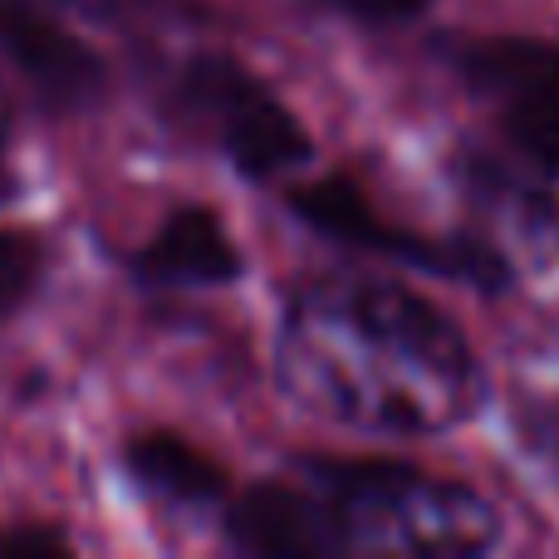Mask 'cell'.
Returning a JSON list of instances; mask_svg holds the SVG:
<instances>
[{"label": "cell", "mask_w": 559, "mask_h": 559, "mask_svg": "<svg viewBox=\"0 0 559 559\" xmlns=\"http://www.w3.org/2000/svg\"><path fill=\"white\" fill-rule=\"evenodd\" d=\"M128 271L143 289H226L246 275V255L212 202H177L128 255Z\"/></svg>", "instance_id": "ba28073f"}, {"label": "cell", "mask_w": 559, "mask_h": 559, "mask_svg": "<svg viewBox=\"0 0 559 559\" xmlns=\"http://www.w3.org/2000/svg\"><path fill=\"white\" fill-rule=\"evenodd\" d=\"M285 212L305 231H314L319 241L378 255V261L397 265V271L442 280V285L476 289L486 299L515 295V285L525 280L511 255L481 226L462 222V226H447V231H427V226H413V222H393L373 202V192L348 173H319V177H305V182H289Z\"/></svg>", "instance_id": "3957f363"}, {"label": "cell", "mask_w": 559, "mask_h": 559, "mask_svg": "<svg viewBox=\"0 0 559 559\" xmlns=\"http://www.w3.org/2000/svg\"><path fill=\"white\" fill-rule=\"evenodd\" d=\"M15 197V167H10V147H5V128H0V202Z\"/></svg>", "instance_id": "5bb4252c"}, {"label": "cell", "mask_w": 559, "mask_h": 559, "mask_svg": "<svg viewBox=\"0 0 559 559\" xmlns=\"http://www.w3.org/2000/svg\"><path fill=\"white\" fill-rule=\"evenodd\" d=\"M319 5H329L334 15H344V20H358V25L393 29V25H407V20L427 15L437 0H319Z\"/></svg>", "instance_id": "4fadbf2b"}, {"label": "cell", "mask_w": 559, "mask_h": 559, "mask_svg": "<svg viewBox=\"0 0 559 559\" xmlns=\"http://www.w3.org/2000/svg\"><path fill=\"white\" fill-rule=\"evenodd\" d=\"M118 466H123V476L147 501L182 515H206V511L222 515V506L236 491V476L202 442H192L177 427H143V432H133L118 447Z\"/></svg>", "instance_id": "9c48e42d"}, {"label": "cell", "mask_w": 559, "mask_h": 559, "mask_svg": "<svg viewBox=\"0 0 559 559\" xmlns=\"http://www.w3.org/2000/svg\"><path fill=\"white\" fill-rule=\"evenodd\" d=\"M472 226H481L515 261L521 275H550L559 265V187L521 153L501 157L481 143H462L447 157Z\"/></svg>", "instance_id": "8992f818"}, {"label": "cell", "mask_w": 559, "mask_h": 559, "mask_svg": "<svg viewBox=\"0 0 559 559\" xmlns=\"http://www.w3.org/2000/svg\"><path fill=\"white\" fill-rule=\"evenodd\" d=\"M167 104L177 123L197 128L231 173L255 187L285 182L314 163L305 118L231 49H192L167 84Z\"/></svg>", "instance_id": "277c9868"}, {"label": "cell", "mask_w": 559, "mask_h": 559, "mask_svg": "<svg viewBox=\"0 0 559 559\" xmlns=\"http://www.w3.org/2000/svg\"><path fill=\"white\" fill-rule=\"evenodd\" d=\"M64 555H74V540L59 525L49 521L0 525V559H64Z\"/></svg>", "instance_id": "7c38bea8"}, {"label": "cell", "mask_w": 559, "mask_h": 559, "mask_svg": "<svg viewBox=\"0 0 559 559\" xmlns=\"http://www.w3.org/2000/svg\"><path fill=\"white\" fill-rule=\"evenodd\" d=\"M511 423L525 452L559 481V383L521 388L511 403Z\"/></svg>", "instance_id": "8fae6325"}, {"label": "cell", "mask_w": 559, "mask_h": 559, "mask_svg": "<svg viewBox=\"0 0 559 559\" xmlns=\"http://www.w3.org/2000/svg\"><path fill=\"white\" fill-rule=\"evenodd\" d=\"M0 55L55 114L94 108L108 94L104 55L49 15L45 0H0Z\"/></svg>", "instance_id": "52a82bcc"}, {"label": "cell", "mask_w": 559, "mask_h": 559, "mask_svg": "<svg viewBox=\"0 0 559 559\" xmlns=\"http://www.w3.org/2000/svg\"><path fill=\"white\" fill-rule=\"evenodd\" d=\"M432 55L496 118L511 153L559 182V39L437 35Z\"/></svg>", "instance_id": "5b68a950"}, {"label": "cell", "mask_w": 559, "mask_h": 559, "mask_svg": "<svg viewBox=\"0 0 559 559\" xmlns=\"http://www.w3.org/2000/svg\"><path fill=\"white\" fill-rule=\"evenodd\" d=\"M275 378L305 413L364 437H442L481 417L491 373L472 334L388 275H309L285 295Z\"/></svg>", "instance_id": "6da1fadb"}, {"label": "cell", "mask_w": 559, "mask_h": 559, "mask_svg": "<svg viewBox=\"0 0 559 559\" xmlns=\"http://www.w3.org/2000/svg\"><path fill=\"white\" fill-rule=\"evenodd\" d=\"M49 271V241L29 226H0V319L20 314Z\"/></svg>", "instance_id": "30bf717a"}, {"label": "cell", "mask_w": 559, "mask_h": 559, "mask_svg": "<svg viewBox=\"0 0 559 559\" xmlns=\"http://www.w3.org/2000/svg\"><path fill=\"white\" fill-rule=\"evenodd\" d=\"M222 540L246 559H476L501 550L506 521L462 476L403 456L295 452L275 476L236 486Z\"/></svg>", "instance_id": "7a4b0ae2"}]
</instances>
